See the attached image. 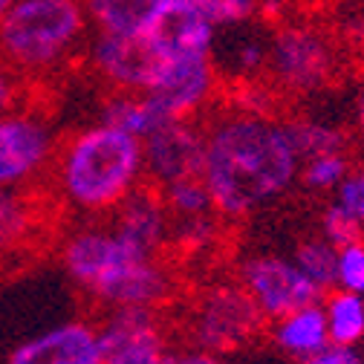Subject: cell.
<instances>
[{
    "mask_svg": "<svg viewBox=\"0 0 364 364\" xmlns=\"http://www.w3.org/2000/svg\"><path fill=\"white\" fill-rule=\"evenodd\" d=\"M287 133H289L301 162L309 156H318V154L347 151L344 130L330 122H321V119H292V122H287Z\"/></svg>",
    "mask_w": 364,
    "mask_h": 364,
    "instance_id": "7402d4cb",
    "label": "cell"
},
{
    "mask_svg": "<svg viewBox=\"0 0 364 364\" xmlns=\"http://www.w3.org/2000/svg\"><path fill=\"white\" fill-rule=\"evenodd\" d=\"M301 173V156L287 122L237 110L205 127L203 182L223 220H243L287 197Z\"/></svg>",
    "mask_w": 364,
    "mask_h": 364,
    "instance_id": "6da1fadb",
    "label": "cell"
},
{
    "mask_svg": "<svg viewBox=\"0 0 364 364\" xmlns=\"http://www.w3.org/2000/svg\"><path fill=\"white\" fill-rule=\"evenodd\" d=\"M353 113H355V124H358V130H361V136H364V81H361L358 93H355V107H353Z\"/></svg>",
    "mask_w": 364,
    "mask_h": 364,
    "instance_id": "836d02e7",
    "label": "cell"
},
{
    "mask_svg": "<svg viewBox=\"0 0 364 364\" xmlns=\"http://www.w3.org/2000/svg\"><path fill=\"white\" fill-rule=\"evenodd\" d=\"M321 306L333 344L355 347L364 338V295L333 287L330 292H324Z\"/></svg>",
    "mask_w": 364,
    "mask_h": 364,
    "instance_id": "ffe728a7",
    "label": "cell"
},
{
    "mask_svg": "<svg viewBox=\"0 0 364 364\" xmlns=\"http://www.w3.org/2000/svg\"><path fill=\"white\" fill-rule=\"evenodd\" d=\"M159 191H162V200L171 211V220H194V217L217 214L203 176L176 179V182H171V186H162Z\"/></svg>",
    "mask_w": 364,
    "mask_h": 364,
    "instance_id": "603a6c76",
    "label": "cell"
},
{
    "mask_svg": "<svg viewBox=\"0 0 364 364\" xmlns=\"http://www.w3.org/2000/svg\"><path fill=\"white\" fill-rule=\"evenodd\" d=\"M12 4H15V0H0V23H4V18H6V12H9Z\"/></svg>",
    "mask_w": 364,
    "mask_h": 364,
    "instance_id": "e575fe53",
    "label": "cell"
},
{
    "mask_svg": "<svg viewBox=\"0 0 364 364\" xmlns=\"http://www.w3.org/2000/svg\"><path fill=\"white\" fill-rule=\"evenodd\" d=\"M220 87L214 55H168L156 84L145 96L156 102L165 119H194L203 113Z\"/></svg>",
    "mask_w": 364,
    "mask_h": 364,
    "instance_id": "30bf717a",
    "label": "cell"
},
{
    "mask_svg": "<svg viewBox=\"0 0 364 364\" xmlns=\"http://www.w3.org/2000/svg\"><path fill=\"white\" fill-rule=\"evenodd\" d=\"M237 284L249 292L266 321L284 318L306 304H315L324 292L304 278L295 260L281 255H255L240 263Z\"/></svg>",
    "mask_w": 364,
    "mask_h": 364,
    "instance_id": "9c48e42d",
    "label": "cell"
},
{
    "mask_svg": "<svg viewBox=\"0 0 364 364\" xmlns=\"http://www.w3.org/2000/svg\"><path fill=\"white\" fill-rule=\"evenodd\" d=\"M6 364H105L102 327L90 318H70L23 338Z\"/></svg>",
    "mask_w": 364,
    "mask_h": 364,
    "instance_id": "4fadbf2b",
    "label": "cell"
},
{
    "mask_svg": "<svg viewBox=\"0 0 364 364\" xmlns=\"http://www.w3.org/2000/svg\"><path fill=\"white\" fill-rule=\"evenodd\" d=\"M105 124H113L136 139H148V136L162 127L165 122V113L156 107V102L145 93H110L102 105V113H99Z\"/></svg>",
    "mask_w": 364,
    "mask_h": 364,
    "instance_id": "d6986e66",
    "label": "cell"
},
{
    "mask_svg": "<svg viewBox=\"0 0 364 364\" xmlns=\"http://www.w3.org/2000/svg\"><path fill=\"white\" fill-rule=\"evenodd\" d=\"M336 287L355 292V295H364V237L338 249Z\"/></svg>",
    "mask_w": 364,
    "mask_h": 364,
    "instance_id": "83f0119b",
    "label": "cell"
},
{
    "mask_svg": "<svg viewBox=\"0 0 364 364\" xmlns=\"http://www.w3.org/2000/svg\"><path fill=\"white\" fill-rule=\"evenodd\" d=\"M217 67H223L220 73H229L232 78L252 84L255 78H260L269 70V38L257 35V32H237L229 38V55L223 61H217Z\"/></svg>",
    "mask_w": 364,
    "mask_h": 364,
    "instance_id": "44dd1931",
    "label": "cell"
},
{
    "mask_svg": "<svg viewBox=\"0 0 364 364\" xmlns=\"http://www.w3.org/2000/svg\"><path fill=\"white\" fill-rule=\"evenodd\" d=\"M272 341H275V347L284 355L295 361H304L318 350H324L330 344V330H327L321 301L306 304L284 318H275L272 321Z\"/></svg>",
    "mask_w": 364,
    "mask_h": 364,
    "instance_id": "ac0fdd59",
    "label": "cell"
},
{
    "mask_svg": "<svg viewBox=\"0 0 364 364\" xmlns=\"http://www.w3.org/2000/svg\"><path fill=\"white\" fill-rule=\"evenodd\" d=\"M165 58L151 38H113L96 35L84 47L87 70L93 73L110 93H148L156 84Z\"/></svg>",
    "mask_w": 364,
    "mask_h": 364,
    "instance_id": "ba28073f",
    "label": "cell"
},
{
    "mask_svg": "<svg viewBox=\"0 0 364 364\" xmlns=\"http://www.w3.org/2000/svg\"><path fill=\"white\" fill-rule=\"evenodd\" d=\"M145 145V173L156 188L171 186L176 179L203 173L205 162V127L194 119H173L156 127Z\"/></svg>",
    "mask_w": 364,
    "mask_h": 364,
    "instance_id": "7c38bea8",
    "label": "cell"
},
{
    "mask_svg": "<svg viewBox=\"0 0 364 364\" xmlns=\"http://www.w3.org/2000/svg\"><path fill=\"white\" fill-rule=\"evenodd\" d=\"M168 364H240L229 355H220V353H205V350H197V347H186V350H176L171 353Z\"/></svg>",
    "mask_w": 364,
    "mask_h": 364,
    "instance_id": "d6a6232c",
    "label": "cell"
},
{
    "mask_svg": "<svg viewBox=\"0 0 364 364\" xmlns=\"http://www.w3.org/2000/svg\"><path fill=\"white\" fill-rule=\"evenodd\" d=\"M263 324V312L240 284H214L191 301L186 336L197 350L232 355L249 347L260 336Z\"/></svg>",
    "mask_w": 364,
    "mask_h": 364,
    "instance_id": "5b68a950",
    "label": "cell"
},
{
    "mask_svg": "<svg viewBox=\"0 0 364 364\" xmlns=\"http://www.w3.org/2000/svg\"><path fill=\"white\" fill-rule=\"evenodd\" d=\"M333 194H336L333 203L341 205L364 229V171H350Z\"/></svg>",
    "mask_w": 364,
    "mask_h": 364,
    "instance_id": "f546056e",
    "label": "cell"
},
{
    "mask_svg": "<svg viewBox=\"0 0 364 364\" xmlns=\"http://www.w3.org/2000/svg\"><path fill=\"white\" fill-rule=\"evenodd\" d=\"M43 214L38 188H0V260H15L38 246Z\"/></svg>",
    "mask_w": 364,
    "mask_h": 364,
    "instance_id": "2e32d148",
    "label": "cell"
},
{
    "mask_svg": "<svg viewBox=\"0 0 364 364\" xmlns=\"http://www.w3.org/2000/svg\"><path fill=\"white\" fill-rule=\"evenodd\" d=\"M217 26L188 0H168L148 35L162 55H214Z\"/></svg>",
    "mask_w": 364,
    "mask_h": 364,
    "instance_id": "9a60e30c",
    "label": "cell"
},
{
    "mask_svg": "<svg viewBox=\"0 0 364 364\" xmlns=\"http://www.w3.org/2000/svg\"><path fill=\"white\" fill-rule=\"evenodd\" d=\"M81 0H15L0 23V58L23 81L64 70L87 41Z\"/></svg>",
    "mask_w": 364,
    "mask_h": 364,
    "instance_id": "277c9868",
    "label": "cell"
},
{
    "mask_svg": "<svg viewBox=\"0 0 364 364\" xmlns=\"http://www.w3.org/2000/svg\"><path fill=\"white\" fill-rule=\"evenodd\" d=\"M23 87H26V81L0 58V113L23 105Z\"/></svg>",
    "mask_w": 364,
    "mask_h": 364,
    "instance_id": "4dcf8cb0",
    "label": "cell"
},
{
    "mask_svg": "<svg viewBox=\"0 0 364 364\" xmlns=\"http://www.w3.org/2000/svg\"><path fill=\"white\" fill-rule=\"evenodd\" d=\"M58 136L47 116L26 107L0 113V188H38L55 162Z\"/></svg>",
    "mask_w": 364,
    "mask_h": 364,
    "instance_id": "52a82bcc",
    "label": "cell"
},
{
    "mask_svg": "<svg viewBox=\"0 0 364 364\" xmlns=\"http://www.w3.org/2000/svg\"><path fill=\"white\" fill-rule=\"evenodd\" d=\"M220 235V214L194 217V220H173L171 240H176L188 252H205Z\"/></svg>",
    "mask_w": 364,
    "mask_h": 364,
    "instance_id": "4316f807",
    "label": "cell"
},
{
    "mask_svg": "<svg viewBox=\"0 0 364 364\" xmlns=\"http://www.w3.org/2000/svg\"><path fill=\"white\" fill-rule=\"evenodd\" d=\"M338 50L333 38L309 23H284L269 38V78L292 96H309L333 81Z\"/></svg>",
    "mask_w": 364,
    "mask_h": 364,
    "instance_id": "8992f818",
    "label": "cell"
},
{
    "mask_svg": "<svg viewBox=\"0 0 364 364\" xmlns=\"http://www.w3.org/2000/svg\"><path fill=\"white\" fill-rule=\"evenodd\" d=\"M188 4L197 6L217 29L246 26L263 9V0H188Z\"/></svg>",
    "mask_w": 364,
    "mask_h": 364,
    "instance_id": "484cf974",
    "label": "cell"
},
{
    "mask_svg": "<svg viewBox=\"0 0 364 364\" xmlns=\"http://www.w3.org/2000/svg\"><path fill=\"white\" fill-rule=\"evenodd\" d=\"M61 266L87 298L107 309H159L176 289L159 255L139 252L102 220H87L64 237Z\"/></svg>",
    "mask_w": 364,
    "mask_h": 364,
    "instance_id": "3957f363",
    "label": "cell"
},
{
    "mask_svg": "<svg viewBox=\"0 0 364 364\" xmlns=\"http://www.w3.org/2000/svg\"><path fill=\"white\" fill-rule=\"evenodd\" d=\"M301 364H364V355L355 350V347H347V344H327L324 350H318L315 355L304 358Z\"/></svg>",
    "mask_w": 364,
    "mask_h": 364,
    "instance_id": "1f68e13d",
    "label": "cell"
},
{
    "mask_svg": "<svg viewBox=\"0 0 364 364\" xmlns=\"http://www.w3.org/2000/svg\"><path fill=\"white\" fill-rule=\"evenodd\" d=\"M295 266L304 272V278L315 284L321 292H330L336 287V269H338V249L324 240V237H312L304 240L295 249Z\"/></svg>",
    "mask_w": 364,
    "mask_h": 364,
    "instance_id": "cb8c5ba5",
    "label": "cell"
},
{
    "mask_svg": "<svg viewBox=\"0 0 364 364\" xmlns=\"http://www.w3.org/2000/svg\"><path fill=\"white\" fill-rule=\"evenodd\" d=\"M102 327L105 364H168V330L156 309H110Z\"/></svg>",
    "mask_w": 364,
    "mask_h": 364,
    "instance_id": "8fae6325",
    "label": "cell"
},
{
    "mask_svg": "<svg viewBox=\"0 0 364 364\" xmlns=\"http://www.w3.org/2000/svg\"><path fill=\"white\" fill-rule=\"evenodd\" d=\"M321 237L330 240L336 249H341V246H347V243H353V240H361V237H364V229H361V225H358L341 205L330 203V205L324 208V214H321Z\"/></svg>",
    "mask_w": 364,
    "mask_h": 364,
    "instance_id": "f1b7e54d",
    "label": "cell"
},
{
    "mask_svg": "<svg viewBox=\"0 0 364 364\" xmlns=\"http://www.w3.org/2000/svg\"><path fill=\"white\" fill-rule=\"evenodd\" d=\"M110 225L139 252L159 255L171 240L173 220L162 200V191L145 182L110 214Z\"/></svg>",
    "mask_w": 364,
    "mask_h": 364,
    "instance_id": "5bb4252c",
    "label": "cell"
},
{
    "mask_svg": "<svg viewBox=\"0 0 364 364\" xmlns=\"http://www.w3.org/2000/svg\"><path fill=\"white\" fill-rule=\"evenodd\" d=\"M168 0H81L90 29L113 38H148Z\"/></svg>",
    "mask_w": 364,
    "mask_h": 364,
    "instance_id": "e0dca14e",
    "label": "cell"
},
{
    "mask_svg": "<svg viewBox=\"0 0 364 364\" xmlns=\"http://www.w3.org/2000/svg\"><path fill=\"white\" fill-rule=\"evenodd\" d=\"M50 200L87 220L110 217L145 186V145L136 136L96 122L58 142L50 168Z\"/></svg>",
    "mask_w": 364,
    "mask_h": 364,
    "instance_id": "7a4b0ae2",
    "label": "cell"
},
{
    "mask_svg": "<svg viewBox=\"0 0 364 364\" xmlns=\"http://www.w3.org/2000/svg\"><path fill=\"white\" fill-rule=\"evenodd\" d=\"M353 171L350 154L347 151H333V154H318L301 162V186L312 194H327L341 186V179Z\"/></svg>",
    "mask_w": 364,
    "mask_h": 364,
    "instance_id": "d4e9b609",
    "label": "cell"
}]
</instances>
